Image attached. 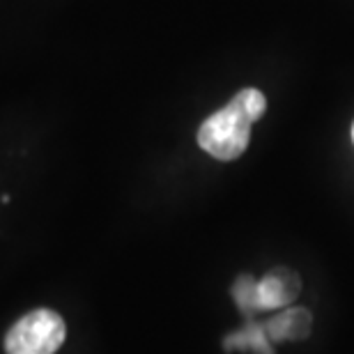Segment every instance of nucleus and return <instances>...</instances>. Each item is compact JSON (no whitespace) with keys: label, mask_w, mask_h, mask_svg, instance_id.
<instances>
[{"label":"nucleus","mask_w":354,"mask_h":354,"mask_svg":"<svg viewBox=\"0 0 354 354\" xmlns=\"http://www.w3.org/2000/svg\"><path fill=\"white\" fill-rule=\"evenodd\" d=\"M267 111V99L256 88L239 90L223 109L205 120L198 129V145L218 161L242 157L251 140V127Z\"/></svg>","instance_id":"f257e3e1"},{"label":"nucleus","mask_w":354,"mask_h":354,"mask_svg":"<svg viewBox=\"0 0 354 354\" xmlns=\"http://www.w3.org/2000/svg\"><path fill=\"white\" fill-rule=\"evenodd\" d=\"M65 320L48 308H37L12 324L5 336L7 354H55L65 343Z\"/></svg>","instance_id":"f03ea898"},{"label":"nucleus","mask_w":354,"mask_h":354,"mask_svg":"<svg viewBox=\"0 0 354 354\" xmlns=\"http://www.w3.org/2000/svg\"><path fill=\"white\" fill-rule=\"evenodd\" d=\"M301 283L295 272L286 267L272 269L263 281H256L251 297V310H274L288 306L299 292Z\"/></svg>","instance_id":"7ed1b4c3"},{"label":"nucleus","mask_w":354,"mask_h":354,"mask_svg":"<svg viewBox=\"0 0 354 354\" xmlns=\"http://www.w3.org/2000/svg\"><path fill=\"white\" fill-rule=\"evenodd\" d=\"M267 336L274 341H297V338H306L310 331V313L306 308H292L286 313L272 317L267 322Z\"/></svg>","instance_id":"20e7f679"},{"label":"nucleus","mask_w":354,"mask_h":354,"mask_svg":"<svg viewBox=\"0 0 354 354\" xmlns=\"http://www.w3.org/2000/svg\"><path fill=\"white\" fill-rule=\"evenodd\" d=\"M223 345L228 350L244 348V350H253L256 354H272V348L267 345V331L263 324H256V322H251L244 331L232 334L228 341H223Z\"/></svg>","instance_id":"39448f33"},{"label":"nucleus","mask_w":354,"mask_h":354,"mask_svg":"<svg viewBox=\"0 0 354 354\" xmlns=\"http://www.w3.org/2000/svg\"><path fill=\"white\" fill-rule=\"evenodd\" d=\"M352 140H354V124H352Z\"/></svg>","instance_id":"423d86ee"}]
</instances>
